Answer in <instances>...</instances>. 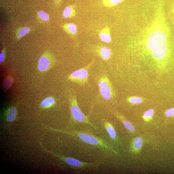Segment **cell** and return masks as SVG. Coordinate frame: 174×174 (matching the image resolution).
<instances>
[{"label":"cell","mask_w":174,"mask_h":174,"mask_svg":"<svg viewBox=\"0 0 174 174\" xmlns=\"http://www.w3.org/2000/svg\"><path fill=\"white\" fill-rule=\"evenodd\" d=\"M130 102L132 104H138L141 103L142 102V100L141 98L138 97H131L129 100Z\"/></svg>","instance_id":"obj_22"},{"label":"cell","mask_w":174,"mask_h":174,"mask_svg":"<svg viewBox=\"0 0 174 174\" xmlns=\"http://www.w3.org/2000/svg\"><path fill=\"white\" fill-rule=\"evenodd\" d=\"M98 86L102 97L105 100H110L112 97V90L108 78L105 76L101 77L99 80Z\"/></svg>","instance_id":"obj_5"},{"label":"cell","mask_w":174,"mask_h":174,"mask_svg":"<svg viewBox=\"0 0 174 174\" xmlns=\"http://www.w3.org/2000/svg\"><path fill=\"white\" fill-rule=\"evenodd\" d=\"M76 13L74 7L73 6H67L64 10L63 15L64 18H69L74 17L76 16Z\"/></svg>","instance_id":"obj_12"},{"label":"cell","mask_w":174,"mask_h":174,"mask_svg":"<svg viewBox=\"0 0 174 174\" xmlns=\"http://www.w3.org/2000/svg\"><path fill=\"white\" fill-rule=\"evenodd\" d=\"M30 31V29L29 27H23L18 30L17 34V37L18 38H21L28 34Z\"/></svg>","instance_id":"obj_17"},{"label":"cell","mask_w":174,"mask_h":174,"mask_svg":"<svg viewBox=\"0 0 174 174\" xmlns=\"http://www.w3.org/2000/svg\"><path fill=\"white\" fill-rule=\"evenodd\" d=\"M54 130L76 136V137L79 138L82 141L87 144L96 146L98 147H101L102 148L107 150L108 151H112L116 153L113 149L104 142L103 140L93 135L87 133L79 131L69 132L64 130H57L56 129Z\"/></svg>","instance_id":"obj_2"},{"label":"cell","mask_w":174,"mask_h":174,"mask_svg":"<svg viewBox=\"0 0 174 174\" xmlns=\"http://www.w3.org/2000/svg\"><path fill=\"white\" fill-rule=\"evenodd\" d=\"M63 162L74 169L82 170L96 167L97 164L81 162L76 159L54 154Z\"/></svg>","instance_id":"obj_4"},{"label":"cell","mask_w":174,"mask_h":174,"mask_svg":"<svg viewBox=\"0 0 174 174\" xmlns=\"http://www.w3.org/2000/svg\"><path fill=\"white\" fill-rule=\"evenodd\" d=\"M63 28L66 32L71 37H75L77 33V27L75 24L72 23H67L64 24Z\"/></svg>","instance_id":"obj_9"},{"label":"cell","mask_w":174,"mask_h":174,"mask_svg":"<svg viewBox=\"0 0 174 174\" xmlns=\"http://www.w3.org/2000/svg\"><path fill=\"white\" fill-rule=\"evenodd\" d=\"M38 16L44 21H48L49 20V16L47 14L43 11H40L38 13Z\"/></svg>","instance_id":"obj_21"},{"label":"cell","mask_w":174,"mask_h":174,"mask_svg":"<svg viewBox=\"0 0 174 174\" xmlns=\"http://www.w3.org/2000/svg\"><path fill=\"white\" fill-rule=\"evenodd\" d=\"M143 142L142 139L140 137L136 138L133 142V146L134 148L136 150H139L142 145Z\"/></svg>","instance_id":"obj_18"},{"label":"cell","mask_w":174,"mask_h":174,"mask_svg":"<svg viewBox=\"0 0 174 174\" xmlns=\"http://www.w3.org/2000/svg\"><path fill=\"white\" fill-rule=\"evenodd\" d=\"M17 110L16 108L13 107L10 108L7 115V119L8 121L12 122L14 121L16 117Z\"/></svg>","instance_id":"obj_14"},{"label":"cell","mask_w":174,"mask_h":174,"mask_svg":"<svg viewBox=\"0 0 174 174\" xmlns=\"http://www.w3.org/2000/svg\"><path fill=\"white\" fill-rule=\"evenodd\" d=\"M99 37L102 42L107 43H110L112 38L109 27L107 26L102 29L99 34Z\"/></svg>","instance_id":"obj_8"},{"label":"cell","mask_w":174,"mask_h":174,"mask_svg":"<svg viewBox=\"0 0 174 174\" xmlns=\"http://www.w3.org/2000/svg\"><path fill=\"white\" fill-rule=\"evenodd\" d=\"M53 58L48 53L44 54L39 58L38 64V69L41 72H45L52 67Z\"/></svg>","instance_id":"obj_7"},{"label":"cell","mask_w":174,"mask_h":174,"mask_svg":"<svg viewBox=\"0 0 174 174\" xmlns=\"http://www.w3.org/2000/svg\"><path fill=\"white\" fill-rule=\"evenodd\" d=\"M13 80L11 77H8L4 81L3 84V87L5 89H8L11 86Z\"/></svg>","instance_id":"obj_20"},{"label":"cell","mask_w":174,"mask_h":174,"mask_svg":"<svg viewBox=\"0 0 174 174\" xmlns=\"http://www.w3.org/2000/svg\"><path fill=\"white\" fill-rule=\"evenodd\" d=\"M5 57V49H3L0 54V63L1 64L4 61Z\"/></svg>","instance_id":"obj_24"},{"label":"cell","mask_w":174,"mask_h":174,"mask_svg":"<svg viewBox=\"0 0 174 174\" xmlns=\"http://www.w3.org/2000/svg\"><path fill=\"white\" fill-rule=\"evenodd\" d=\"M146 46L152 51L153 56L155 59H163L166 56L168 51L165 33L160 30L153 31L148 37Z\"/></svg>","instance_id":"obj_1"},{"label":"cell","mask_w":174,"mask_h":174,"mask_svg":"<svg viewBox=\"0 0 174 174\" xmlns=\"http://www.w3.org/2000/svg\"><path fill=\"white\" fill-rule=\"evenodd\" d=\"M70 110L74 120L90 125L95 129L97 128L90 121L87 116L85 115L78 107L76 97L73 95L70 98Z\"/></svg>","instance_id":"obj_3"},{"label":"cell","mask_w":174,"mask_h":174,"mask_svg":"<svg viewBox=\"0 0 174 174\" xmlns=\"http://www.w3.org/2000/svg\"><path fill=\"white\" fill-rule=\"evenodd\" d=\"M88 76L87 67H84L72 73L69 77V79L77 84H83L87 83Z\"/></svg>","instance_id":"obj_6"},{"label":"cell","mask_w":174,"mask_h":174,"mask_svg":"<svg viewBox=\"0 0 174 174\" xmlns=\"http://www.w3.org/2000/svg\"><path fill=\"white\" fill-rule=\"evenodd\" d=\"M154 111L153 109H150L146 111L143 116L145 120L147 121H149L154 114Z\"/></svg>","instance_id":"obj_19"},{"label":"cell","mask_w":174,"mask_h":174,"mask_svg":"<svg viewBox=\"0 0 174 174\" xmlns=\"http://www.w3.org/2000/svg\"><path fill=\"white\" fill-rule=\"evenodd\" d=\"M98 53L100 57L105 60L110 59L111 56V50L108 47H103L98 50Z\"/></svg>","instance_id":"obj_11"},{"label":"cell","mask_w":174,"mask_h":174,"mask_svg":"<svg viewBox=\"0 0 174 174\" xmlns=\"http://www.w3.org/2000/svg\"><path fill=\"white\" fill-rule=\"evenodd\" d=\"M122 121L124 127L128 131L131 132H133L135 131V128L132 124L127 120H125L124 118L122 116H120L119 117Z\"/></svg>","instance_id":"obj_16"},{"label":"cell","mask_w":174,"mask_h":174,"mask_svg":"<svg viewBox=\"0 0 174 174\" xmlns=\"http://www.w3.org/2000/svg\"><path fill=\"white\" fill-rule=\"evenodd\" d=\"M165 115L167 117H171L174 115V108H171L167 110L165 112Z\"/></svg>","instance_id":"obj_23"},{"label":"cell","mask_w":174,"mask_h":174,"mask_svg":"<svg viewBox=\"0 0 174 174\" xmlns=\"http://www.w3.org/2000/svg\"><path fill=\"white\" fill-rule=\"evenodd\" d=\"M124 0H102V3L107 7L111 8L120 4Z\"/></svg>","instance_id":"obj_15"},{"label":"cell","mask_w":174,"mask_h":174,"mask_svg":"<svg viewBox=\"0 0 174 174\" xmlns=\"http://www.w3.org/2000/svg\"><path fill=\"white\" fill-rule=\"evenodd\" d=\"M103 125L110 138L113 139H115L117 136V133L111 123L105 120L103 122Z\"/></svg>","instance_id":"obj_10"},{"label":"cell","mask_w":174,"mask_h":174,"mask_svg":"<svg viewBox=\"0 0 174 174\" xmlns=\"http://www.w3.org/2000/svg\"><path fill=\"white\" fill-rule=\"evenodd\" d=\"M55 102V99L53 97H47L41 102L40 106L42 108H49L54 105Z\"/></svg>","instance_id":"obj_13"}]
</instances>
